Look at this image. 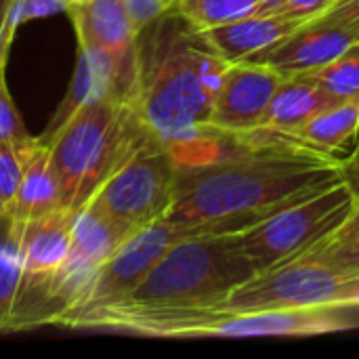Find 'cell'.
Listing matches in <instances>:
<instances>
[{"instance_id":"obj_24","label":"cell","mask_w":359,"mask_h":359,"mask_svg":"<svg viewBox=\"0 0 359 359\" xmlns=\"http://www.w3.org/2000/svg\"><path fill=\"white\" fill-rule=\"evenodd\" d=\"M334 0H273L261 13H276L299 23H309L322 17Z\"/></svg>"},{"instance_id":"obj_29","label":"cell","mask_w":359,"mask_h":359,"mask_svg":"<svg viewBox=\"0 0 359 359\" xmlns=\"http://www.w3.org/2000/svg\"><path fill=\"white\" fill-rule=\"evenodd\" d=\"M343 179L349 185V189L353 191L355 200L359 202V164L353 166H343Z\"/></svg>"},{"instance_id":"obj_19","label":"cell","mask_w":359,"mask_h":359,"mask_svg":"<svg viewBox=\"0 0 359 359\" xmlns=\"http://www.w3.org/2000/svg\"><path fill=\"white\" fill-rule=\"evenodd\" d=\"M196 29L217 27L259 11L257 0H177L172 6Z\"/></svg>"},{"instance_id":"obj_11","label":"cell","mask_w":359,"mask_h":359,"mask_svg":"<svg viewBox=\"0 0 359 359\" xmlns=\"http://www.w3.org/2000/svg\"><path fill=\"white\" fill-rule=\"evenodd\" d=\"M334 103L339 101L322 88L316 74L286 76L273 93L261 122L250 133L236 139L233 145L240 149L284 147L305 122Z\"/></svg>"},{"instance_id":"obj_1","label":"cell","mask_w":359,"mask_h":359,"mask_svg":"<svg viewBox=\"0 0 359 359\" xmlns=\"http://www.w3.org/2000/svg\"><path fill=\"white\" fill-rule=\"evenodd\" d=\"M133 107L147 133L181 168L223 158L229 137L210 130V109L227 63L175 8L137 32Z\"/></svg>"},{"instance_id":"obj_16","label":"cell","mask_w":359,"mask_h":359,"mask_svg":"<svg viewBox=\"0 0 359 359\" xmlns=\"http://www.w3.org/2000/svg\"><path fill=\"white\" fill-rule=\"evenodd\" d=\"M359 137V97L339 101L309 122H305L284 147L303 149L322 158H330L341 166L351 156Z\"/></svg>"},{"instance_id":"obj_2","label":"cell","mask_w":359,"mask_h":359,"mask_svg":"<svg viewBox=\"0 0 359 359\" xmlns=\"http://www.w3.org/2000/svg\"><path fill=\"white\" fill-rule=\"evenodd\" d=\"M339 181L343 166L330 158L292 147H238L212 162L179 168L164 221L198 225L206 236L240 233Z\"/></svg>"},{"instance_id":"obj_17","label":"cell","mask_w":359,"mask_h":359,"mask_svg":"<svg viewBox=\"0 0 359 359\" xmlns=\"http://www.w3.org/2000/svg\"><path fill=\"white\" fill-rule=\"evenodd\" d=\"M57 208H61V191L50 164L48 145L40 139H29L23 143V172L11 204L8 221L42 217Z\"/></svg>"},{"instance_id":"obj_22","label":"cell","mask_w":359,"mask_h":359,"mask_svg":"<svg viewBox=\"0 0 359 359\" xmlns=\"http://www.w3.org/2000/svg\"><path fill=\"white\" fill-rule=\"evenodd\" d=\"M6 57L8 55H2L0 57V141H6V143H23V141H29V133L11 99V93H8V86H6Z\"/></svg>"},{"instance_id":"obj_25","label":"cell","mask_w":359,"mask_h":359,"mask_svg":"<svg viewBox=\"0 0 359 359\" xmlns=\"http://www.w3.org/2000/svg\"><path fill=\"white\" fill-rule=\"evenodd\" d=\"M122 2H124L137 32L175 6V0H122Z\"/></svg>"},{"instance_id":"obj_3","label":"cell","mask_w":359,"mask_h":359,"mask_svg":"<svg viewBox=\"0 0 359 359\" xmlns=\"http://www.w3.org/2000/svg\"><path fill=\"white\" fill-rule=\"evenodd\" d=\"M149 141L156 139L141 124L130 101L101 97L78 107L61 128L42 141L48 145L59 181L61 208L78 212Z\"/></svg>"},{"instance_id":"obj_13","label":"cell","mask_w":359,"mask_h":359,"mask_svg":"<svg viewBox=\"0 0 359 359\" xmlns=\"http://www.w3.org/2000/svg\"><path fill=\"white\" fill-rule=\"evenodd\" d=\"M358 38L349 32L326 23L322 19H313L309 23L299 25L290 36L261 53L250 61L265 63L278 69L282 76L297 74H316L332 59H337L347 46H351Z\"/></svg>"},{"instance_id":"obj_20","label":"cell","mask_w":359,"mask_h":359,"mask_svg":"<svg viewBox=\"0 0 359 359\" xmlns=\"http://www.w3.org/2000/svg\"><path fill=\"white\" fill-rule=\"evenodd\" d=\"M322 88L337 101L359 97V40L347 46L337 59L316 72Z\"/></svg>"},{"instance_id":"obj_7","label":"cell","mask_w":359,"mask_h":359,"mask_svg":"<svg viewBox=\"0 0 359 359\" xmlns=\"http://www.w3.org/2000/svg\"><path fill=\"white\" fill-rule=\"evenodd\" d=\"M179 162L158 141L139 147L95 194L93 202L137 231L164 219L177 191Z\"/></svg>"},{"instance_id":"obj_36","label":"cell","mask_w":359,"mask_h":359,"mask_svg":"<svg viewBox=\"0 0 359 359\" xmlns=\"http://www.w3.org/2000/svg\"><path fill=\"white\" fill-rule=\"evenodd\" d=\"M175 2H177V0H175Z\"/></svg>"},{"instance_id":"obj_26","label":"cell","mask_w":359,"mask_h":359,"mask_svg":"<svg viewBox=\"0 0 359 359\" xmlns=\"http://www.w3.org/2000/svg\"><path fill=\"white\" fill-rule=\"evenodd\" d=\"M318 19L349 32L359 40V0H334L332 6Z\"/></svg>"},{"instance_id":"obj_8","label":"cell","mask_w":359,"mask_h":359,"mask_svg":"<svg viewBox=\"0 0 359 359\" xmlns=\"http://www.w3.org/2000/svg\"><path fill=\"white\" fill-rule=\"evenodd\" d=\"M341 284L343 278L332 269L313 261L297 259L255 273L217 307L236 313L332 307Z\"/></svg>"},{"instance_id":"obj_31","label":"cell","mask_w":359,"mask_h":359,"mask_svg":"<svg viewBox=\"0 0 359 359\" xmlns=\"http://www.w3.org/2000/svg\"><path fill=\"white\" fill-rule=\"evenodd\" d=\"M353 164H359V137L355 147H353V151H351V156L347 158V162H345L343 166H353Z\"/></svg>"},{"instance_id":"obj_18","label":"cell","mask_w":359,"mask_h":359,"mask_svg":"<svg viewBox=\"0 0 359 359\" xmlns=\"http://www.w3.org/2000/svg\"><path fill=\"white\" fill-rule=\"evenodd\" d=\"M29 330L23 309V271L13 248L0 252V334Z\"/></svg>"},{"instance_id":"obj_14","label":"cell","mask_w":359,"mask_h":359,"mask_svg":"<svg viewBox=\"0 0 359 359\" xmlns=\"http://www.w3.org/2000/svg\"><path fill=\"white\" fill-rule=\"evenodd\" d=\"M67 13L78 44L105 50L118 61L135 57L137 29L122 0H74Z\"/></svg>"},{"instance_id":"obj_5","label":"cell","mask_w":359,"mask_h":359,"mask_svg":"<svg viewBox=\"0 0 359 359\" xmlns=\"http://www.w3.org/2000/svg\"><path fill=\"white\" fill-rule=\"evenodd\" d=\"M135 332L156 339H248V337H316L353 328L341 309L318 307L297 311L236 313L206 309H143L135 316Z\"/></svg>"},{"instance_id":"obj_30","label":"cell","mask_w":359,"mask_h":359,"mask_svg":"<svg viewBox=\"0 0 359 359\" xmlns=\"http://www.w3.org/2000/svg\"><path fill=\"white\" fill-rule=\"evenodd\" d=\"M353 231H359V202H355V208H353L351 217L347 219V223L337 233H353Z\"/></svg>"},{"instance_id":"obj_10","label":"cell","mask_w":359,"mask_h":359,"mask_svg":"<svg viewBox=\"0 0 359 359\" xmlns=\"http://www.w3.org/2000/svg\"><path fill=\"white\" fill-rule=\"evenodd\" d=\"M284 78L278 69L259 61L231 63L215 95L208 120L210 130L231 141L250 133L261 122Z\"/></svg>"},{"instance_id":"obj_21","label":"cell","mask_w":359,"mask_h":359,"mask_svg":"<svg viewBox=\"0 0 359 359\" xmlns=\"http://www.w3.org/2000/svg\"><path fill=\"white\" fill-rule=\"evenodd\" d=\"M301 259L320 263L339 273L343 280L355 278L359 276V231L334 233Z\"/></svg>"},{"instance_id":"obj_28","label":"cell","mask_w":359,"mask_h":359,"mask_svg":"<svg viewBox=\"0 0 359 359\" xmlns=\"http://www.w3.org/2000/svg\"><path fill=\"white\" fill-rule=\"evenodd\" d=\"M13 0H0V57L8 55L11 42H13V34L6 32V19H8V8H11Z\"/></svg>"},{"instance_id":"obj_27","label":"cell","mask_w":359,"mask_h":359,"mask_svg":"<svg viewBox=\"0 0 359 359\" xmlns=\"http://www.w3.org/2000/svg\"><path fill=\"white\" fill-rule=\"evenodd\" d=\"M332 307L334 309H355V307H359V276L343 280Z\"/></svg>"},{"instance_id":"obj_9","label":"cell","mask_w":359,"mask_h":359,"mask_svg":"<svg viewBox=\"0 0 359 359\" xmlns=\"http://www.w3.org/2000/svg\"><path fill=\"white\" fill-rule=\"evenodd\" d=\"M191 236H206V233L198 225H177L164 219L137 229L93 273V278L80 290L78 299L61 313L122 299L145 278V273L160 261V257L172 244Z\"/></svg>"},{"instance_id":"obj_34","label":"cell","mask_w":359,"mask_h":359,"mask_svg":"<svg viewBox=\"0 0 359 359\" xmlns=\"http://www.w3.org/2000/svg\"><path fill=\"white\" fill-rule=\"evenodd\" d=\"M6 248H11V244H8L6 240H4V242H0V252H2V250H6Z\"/></svg>"},{"instance_id":"obj_4","label":"cell","mask_w":359,"mask_h":359,"mask_svg":"<svg viewBox=\"0 0 359 359\" xmlns=\"http://www.w3.org/2000/svg\"><path fill=\"white\" fill-rule=\"evenodd\" d=\"M255 273L233 233L191 236L172 244L128 294L111 303L139 309L217 307Z\"/></svg>"},{"instance_id":"obj_12","label":"cell","mask_w":359,"mask_h":359,"mask_svg":"<svg viewBox=\"0 0 359 359\" xmlns=\"http://www.w3.org/2000/svg\"><path fill=\"white\" fill-rule=\"evenodd\" d=\"M74 215L72 210L57 208L42 217L6 223V242L21 263L27 286L46 284L63 267L72 246Z\"/></svg>"},{"instance_id":"obj_23","label":"cell","mask_w":359,"mask_h":359,"mask_svg":"<svg viewBox=\"0 0 359 359\" xmlns=\"http://www.w3.org/2000/svg\"><path fill=\"white\" fill-rule=\"evenodd\" d=\"M23 143L0 141V198L6 202L8 212L23 172Z\"/></svg>"},{"instance_id":"obj_33","label":"cell","mask_w":359,"mask_h":359,"mask_svg":"<svg viewBox=\"0 0 359 359\" xmlns=\"http://www.w3.org/2000/svg\"><path fill=\"white\" fill-rule=\"evenodd\" d=\"M257 2H259V11H263V8H265L267 4H271L273 0H257Z\"/></svg>"},{"instance_id":"obj_15","label":"cell","mask_w":359,"mask_h":359,"mask_svg":"<svg viewBox=\"0 0 359 359\" xmlns=\"http://www.w3.org/2000/svg\"><path fill=\"white\" fill-rule=\"evenodd\" d=\"M299 25L303 23L276 13L257 11L242 19L200 29V34L227 63H240L259 57L261 53L290 36Z\"/></svg>"},{"instance_id":"obj_32","label":"cell","mask_w":359,"mask_h":359,"mask_svg":"<svg viewBox=\"0 0 359 359\" xmlns=\"http://www.w3.org/2000/svg\"><path fill=\"white\" fill-rule=\"evenodd\" d=\"M0 221H8V206L2 198H0Z\"/></svg>"},{"instance_id":"obj_35","label":"cell","mask_w":359,"mask_h":359,"mask_svg":"<svg viewBox=\"0 0 359 359\" xmlns=\"http://www.w3.org/2000/svg\"><path fill=\"white\" fill-rule=\"evenodd\" d=\"M67 2H69V4H72V2H74V0H67Z\"/></svg>"},{"instance_id":"obj_6","label":"cell","mask_w":359,"mask_h":359,"mask_svg":"<svg viewBox=\"0 0 359 359\" xmlns=\"http://www.w3.org/2000/svg\"><path fill=\"white\" fill-rule=\"evenodd\" d=\"M355 196L343 181L301 198L246 231L233 233L257 273L292 263L332 238L351 217Z\"/></svg>"}]
</instances>
